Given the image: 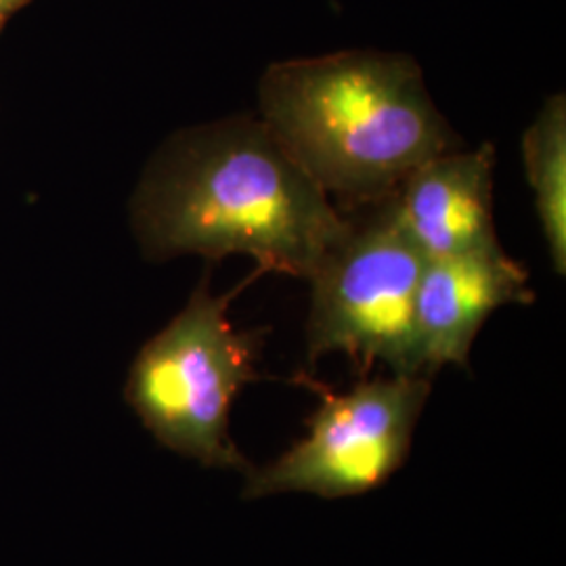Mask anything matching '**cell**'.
Returning <instances> with one entry per match:
<instances>
[{"label": "cell", "instance_id": "cell-3", "mask_svg": "<svg viewBox=\"0 0 566 566\" xmlns=\"http://www.w3.org/2000/svg\"><path fill=\"white\" fill-rule=\"evenodd\" d=\"M231 298L214 296L203 277L181 313L143 344L124 399L168 451L245 474L252 465L233 443L229 420L243 386L259 378L263 332L231 324Z\"/></svg>", "mask_w": 566, "mask_h": 566}, {"label": "cell", "instance_id": "cell-4", "mask_svg": "<svg viewBox=\"0 0 566 566\" xmlns=\"http://www.w3.org/2000/svg\"><path fill=\"white\" fill-rule=\"evenodd\" d=\"M376 206L371 219L350 223L306 280L308 365L343 353L364 371L382 364L395 376H424L416 296L426 256L399 223L390 198Z\"/></svg>", "mask_w": 566, "mask_h": 566}, {"label": "cell", "instance_id": "cell-6", "mask_svg": "<svg viewBox=\"0 0 566 566\" xmlns=\"http://www.w3.org/2000/svg\"><path fill=\"white\" fill-rule=\"evenodd\" d=\"M535 292L525 266L500 248L449 259H426L416 332L428 378L446 365L468 367L470 350L486 319L506 304H528Z\"/></svg>", "mask_w": 566, "mask_h": 566}, {"label": "cell", "instance_id": "cell-2", "mask_svg": "<svg viewBox=\"0 0 566 566\" xmlns=\"http://www.w3.org/2000/svg\"><path fill=\"white\" fill-rule=\"evenodd\" d=\"M259 118L325 193L388 200L420 164L455 149L413 57L343 51L271 63Z\"/></svg>", "mask_w": 566, "mask_h": 566}, {"label": "cell", "instance_id": "cell-9", "mask_svg": "<svg viewBox=\"0 0 566 566\" xmlns=\"http://www.w3.org/2000/svg\"><path fill=\"white\" fill-rule=\"evenodd\" d=\"M30 0H0V32L2 28L13 20L21 9L28 4Z\"/></svg>", "mask_w": 566, "mask_h": 566}, {"label": "cell", "instance_id": "cell-7", "mask_svg": "<svg viewBox=\"0 0 566 566\" xmlns=\"http://www.w3.org/2000/svg\"><path fill=\"white\" fill-rule=\"evenodd\" d=\"M491 143L472 151L449 149L405 177L390 196L407 235L426 259H449L500 248L493 221Z\"/></svg>", "mask_w": 566, "mask_h": 566}, {"label": "cell", "instance_id": "cell-5", "mask_svg": "<svg viewBox=\"0 0 566 566\" xmlns=\"http://www.w3.org/2000/svg\"><path fill=\"white\" fill-rule=\"evenodd\" d=\"M430 378L361 380L346 392H324L308 432L277 460L245 472L243 500L311 493L324 500L364 495L403 468Z\"/></svg>", "mask_w": 566, "mask_h": 566}, {"label": "cell", "instance_id": "cell-8", "mask_svg": "<svg viewBox=\"0 0 566 566\" xmlns=\"http://www.w3.org/2000/svg\"><path fill=\"white\" fill-rule=\"evenodd\" d=\"M526 181L546 238L554 271L566 273V97H547L523 135Z\"/></svg>", "mask_w": 566, "mask_h": 566}, {"label": "cell", "instance_id": "cell-1", "mask_svg": "<svg viewBox=\"0 0 566 566\" xmlns=\"http://www.w3.org/2000/svg\"><path fill=\"white\" fill-rule=\"evenodd\" d=\"M149 261L243 254L259 271L308 280L350 219L261 118L233 116L172 135L130 202Z\"/></svg>", "mask_w": 566, "mask_h": 566}]
</instances>
